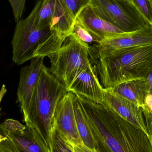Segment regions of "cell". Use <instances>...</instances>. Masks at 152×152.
Returning <instances> with one entry per match:
<instances>
[{
    "label": "cell",
    "mask_w": 152,
    "mask_h": 152,
    "mask_svg": "<svg viewBox=\"0 0 152 152\" xmlns=\"http://www.w3.org/2000/svg\"><path fill=\"white\" fill-rule=\"evenodd\" d=\"M142 109L147 130L152 138V112L145 105L142 107Z\"/></svg>",
    "instance_id": "cb8c5ba5"
},
{
    "label": "cell",
    "mask_w": 152,
    "mask_h": 152,
    "mask_svg": "<svg viewBox=\"0 0 152 152\" xmlns=\"http://www.w3.org/2000/svg\"><path fill=\"white\" fill-rule=\"evenodd\" d=\"M42 2V0H38L28 17L17 22L12 45V61L17 65L33 59L39 45L51 34L50 29H40L37 24V16Z\"/></svg>",
    "instance_id": "5b68a950"
},
{
    "label": "cell",
    "mask_w": 152,
    "mask_h": 152,
    "mask_svg": "<svg viewBox=\"0 0 152 152\" xmlns=\"http://www.w3.org/2000/svg\"><path fill=\"white\" fill-rule=\"evenodd\" d=\"M89 5L97 15L124 33L142 27L116 0H90Z\"/></svg>",
    "instance_id": "8992f818"
},
{
    "label": "cell",
    "mask_w": 152,
    "mask_h": 152,
    "mask_svg": "<svg viewBox=\"0 0 152 152\" xmlns=\"http://www.w3.org/2000/svg\"><path fill=\"white\" fill-rule=\"evenodd\" d=\"M51 141L52 152H74L73 145L56 129L53 124Z\"/></svg>",
    "instance_id": "ac0fdd59"
},
{
    "label": "cell",
    "mask_w": 152,
    "mask_h": 152,
    "mask_svg": "<svg viewBox=\"0 0 152 152\" xmlns=\"http://www.w3.org/2000/svg\"><path fill=\"white\" fill-rule=\"evenodd\" d=\"M77 18L97 38L98 43L126 33L99 17L89 4L80 12Z\"/></svg>",
    "instance_id": "7c38bea8"
},
{
    "label": "cell",
    "mask_w": 152,
    "mask_h": 152,
    "mask_svg": "<svg viewBox=\"0 0 152 152\" xmlns=\"http://www.w3.org/2000/svg\"><path fill=\"white\" fill-rule=\"evenodd\" d=\"M149 25L152 26V0H133Z\"/></svg>",
    "instance_id": "ffe728a7"
},
{
    "label": "cell",
    "mask_w": 152,
    "mask_h": 152,
    "mask_svg": "<svg viewBox=\"0 0 152 152\" xmlns=\"http://www.w3.org/2000/svg\"><path fill=\"white\" fill-rule=\"evenodd\" d=\"M66 90L96 103H102L104 98V89L91 64L77 74Z\"/></svg>",
    "instance_id": "9c48e42d"
},
{
    "label": "cell",
    "mask_w": 152,
    "mask_h": 152,
    "mask_svg": "<svg viewBox=\"0 0 152 152\" xmlns=\"http://www.w3.org/2000/svg\"><path fill=\"white\" fill-rule=\"evenodd\" d=\"M73 105L77 129L82 143L88 148L94 149V142L90 126L82 105L75 94L73 96Z\"/></svg>",
    "instance_id": "2e32d148"
},
{
    "label": "cell",
    "mask_w": 152,
    "mask_h": 152,
    "mask_svg": "<svg viewBox=\"0 0 152 152\" xmlns=\"http://www.w3.org/2000/svg\"><path fill=\"white\" fill-rule=\"evenodd\" d=\"M44 57L33 58L29 66L20 69L17 93V102L19 104L23 115L29 107L34 88L44 65Z\"/></svg>",
    "instance_id": "30bf717a"
},
{
    "label": "cell",
    "mask_w": 152,
    "mask_h": 152,
    "mask_svg": "<svg viewBox=\"0 0 152 152\" xmlns=\"http://www.w3.org/2000/svg\"><path fill=\"white\" fill-rule=\"evenodd\" d=\"M72 33L80 40L86 43H90L93 42H96L97 43L99 42L97 38L93 35V34L77 18H76L74 24Z\"/></svg>",
    "instance_id": "d6986e66"
},
{
    "label": "cell",
    "mask_w": 152,
    "mask_h": 152,
    "mask_svg": "<svg viewBox=\"0 0 152 152\" xmlns=\"http://www.w3.org/2000/svg\"><path fill=\"white\" fill-rule=\"evenodd\" d=\"M145 105L152 112V94H148L145 99Z\"/></svg>",
    "instance_id": "4316f807"
},
{
    "label": "cell",
    "mask_w": 152,
    "mask_h": 152,
    "mask_svg": "<svg viewBox=\"0 0 152 152\" xmlns=\"http://www.w3.org/2000/svg\"><path fill=\"white\" fill-rule=\"evenodd\" d=\"M95 67L104 89L145 78L152 69V45L119 51L99 58Z\"/></svg>",
    "instance_id": "3957f363"
},
{
    "label": "cell",
    "mask_w": 152,
    "mask_h": 152,
    "mask_svg": "<svg viewBox=\"0 0 152 152\" xmlns=\"http://www.w3.org/2000/svg\"><path fill=\"white\" fill-rule=\"evenodd\" d=\"M82 105L98 152H152V138L106 104L75 94Z\"/></svg>",
    "instance_id": "6da1fadb"
},
{
    "label": "cell",
    "mask_w": 152,
    "mask_h": 152,
    "mask_svg": "<svg viewBox=\"0 0 152 152\" xmlns=\"http://www.w3.org/2000/svg\"><path fill=\"white\" fill-rule=\"evenodd\" d=\"M109 89L141 107L145 105V99L148 94L145 78L129 80Z\"/></svg>",
    "instance_id": "9a60e30c"
},
{
    "label": "cell",
    "mask_w": 152,
    "mask_h": 152,
    "mask_svg": "<svg viewBox=\"0 0 152 152\" xmlns=\"http://www.w3.org/2000/svg\"><path fill=\"white\" fill-rule=\"evenodd\" d=\"M0 134L12 141L21 152H52L45 141L26 127L24 130L12 131L0 124Z\"/></svg>",
    "instance_id": "4fadbf2b"
},
{
    "label": "cell",
    "mask_w": 152,
    "mask_h": 152,
    "mask_svg": "<svg viewBox=\"0 0 152 152\" xmlns=\"http://www.w3.org/2000/svg\"><path fill=\"white\" fill-rule=\"evenodd\" d=\"M147 93L152 94V69L145 78Z\"/></svg>",
    "instance_id": "484cf974"
},
{
    "label": "cell",
    "mask_w": 152,
    "mask_h": 152,
    "mask_svg": "<svg viewBox=\"0 0 152 152\" xmlns=\"http://www.w3.org/2000/svg\"><path fill=\"white\" fill-rule=\"evenodd\" d=\"M102 103L151 136L145 125L142 107L116 94L109 89H104V98Z\"/></svg>",
    "instance_id": "8fae6325"
},
{
    "label": "cell",
    "mask_w": 152,
    "mask_h": 152,
    "mask_svg": "<svg viewBox=\"0 0 152 152\" xmlns=\"http://www.w3.org/2000/svg\"><path fill=\"white\" fill-rule=\"evenodd\" d=\"M67 92L64 85L44 65L34 88L29 107L23 114L28 129L40 135L52 152L51 134L57 104Z\"/></svg>",
    "instance_id": "7a4b0ae2"
},
{
    "label": "cell",
    "mask_w": 152,
    "mask_h": 152,
    "mask_svg": "<svg viewBox=\"0 0 152 152\" xmlns=\"http://www.w3.org/2000/svg\"><path fill=\"white\" fill-rule=\"evenodd\" d=\"M74 152H98L95 149L87 147L83 143L77 145H73Z\"/></svg>",
    "instance_id": "d4e9b609"
},
{
    "label": "cell",
    "mask_w": 152,
    "mask_h": 152,
    "mask_svg": "<svg viewBox=\"0 0 152 152\" xmlns=\"http://www.w3.org/2000/svg\"><path fill=\"white\" fill-rule=\"evenodd\" d=\"M99 58L116 52L152 45V26L146 24L138 30L98 43Z\"/></svg>",
    "instance_id": "52a82bcc"
},
{
    "label": "cell",
    "mask_w": 152,
    "mask_h": 152,
    "mask_svg": "<svg viewBox=\"0 0 152 152\" xmlns=\"http://www.w3.org/2000/svg\"><path fill=\"white\" fill-rule=\"evenodd\" d=\"M67 7L75 18L80 12L89 5L90 0H63Z\"/></svg>",
    "instance_id": "44dd1931"
},
{
    "label": "cell",
    "mask_w": 152,
    "mask_h": 152,
    "mask_svg": "<svg viewBox=\"0 0 152 152\" xmlns=\"http://www.w3.org/2000/svg\"><path fill=\"white\" fill-rule=\"evenodd\" d=\"M63 0H55L50 29L66 38L72 33L76 20Z\"/></svg>",
    "instance_id": "5bb4252c"
},
{
    "label": "cell",
    "mask_w": 152,
    "mask_h": 152,
    "mask_svg": "<svg viewBox=\"0 0 152 152\" xmlns=\"http://www.w3.org/2000/svg\"><path fill=\"white\" fill-rule=\"evenodd\" d=\"M55 0L42 1L37 16V26L40 29H50Z\"/></svg>",
    "instance_id": "e0dca14e"
},
{
    "label": "cell",
    "mask_w": 152,
    "mask_h": 152,
    "mask_svg": "<svg viewBox=\"0 0 152 152\" xmlns=\"http://www.w3.org/2000/svg\"><path fill=\"white\" fill-rule=\"evenodd\" d=\"M42 1H47V0H42Z\"/></svg>",
    "instance_id": "f1b7e54d"
},
{
    "label": "cell",
    "mask_w": 152,
    "mask_h": 152,
    "mask_svg": "<svg viewBox=\"0 0 152 152\" xmlns=\"http://www.w3.org/2000/svg\"><path fill=\"white\" fill-rule=\"evenodd\" d=\"M89 51L88 44L71 33L61 47L49 57L51 72L66 89L82 69L91 64Z\"/></svg>",
    "instance_id": "277c9868"
},
{
    "label": "cell",
    "mask_w": 152,
    "mask_h": 152,
    "mask_svg": "<svg viewBox=\"0 0 152 152\" xmlns=\"http://www.w3.org/2000/svg\"><path fill=\"white\" fill-rule=\"evenodd\" d=\"M13 10L15 22L17 23L21 19L25 10L26 0H8Z\"/></svg>",
    "instance_id": "7402d4cb"
},
{
    "label": "cell",
    "mask_w": 152,
    "mask_h": 152,
    "mask_svg": "<svg viewBox=\"0 0 152 152\" xmlns=\"http://www.w3.org/2000/svg\"><path fill=\"white\" fill-rule=\"evenodd\" d=\"M74 94L67 92L59 101L54 113L53 124L72 145L82 144L77 129L73 105Z\"/></svg>",
    "instance_id": "ba28073f"
},
{
    "label": "cell",
    "mask_w": 152,
    "mask_h": 152,
    "mask_svg": "<svg viewBox=\"0 0 152 152\" xmlns=\"http://www.w3.org/2000/svg\"><path fill=\"white\" fill-rule=\"evenodd\" d=\"M2 126L10 131H16V130H23L26 128V126L21 124L19 121L13 119L6 120Z\"/></svg>",
    "instance_id": "603a6c76"
},
{
    "label": "cell",
    "mask_w": 152,
    "mask_h": 152,
    "mask_svg": "<svg viewBox=\"0 0 152 152\" xmlns=\"http://www.w3.org/2000/svg\"><path fill=\"white\" fill-rule=\"evenodd\" d=\"M7 89H6V86H5V85H3L1 88V89H0V105H1L2 100L4 95H5L6 92H7ZM5 137L1 135V134H0V142L2 141V140H3L4 139H5Z\"/></svg>",
    "instance_id": "83f0119b"
}]
</instances>
